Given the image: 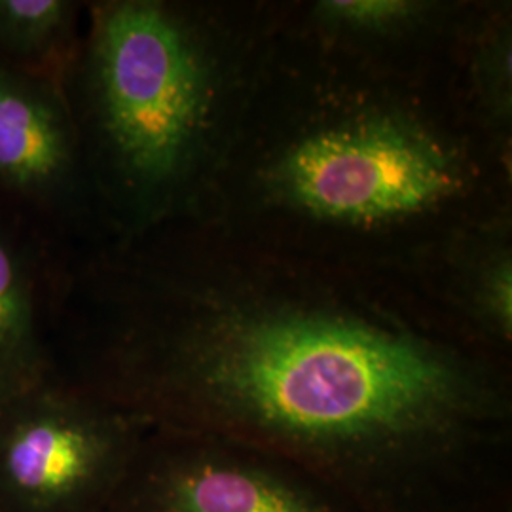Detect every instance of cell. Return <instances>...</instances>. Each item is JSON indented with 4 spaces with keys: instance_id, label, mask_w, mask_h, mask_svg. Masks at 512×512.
Wrapping results in <instances>:
<instances>
[{
    "instance_id": "cell-1",
    "label": "cell",
    "mask_w": 512,
    "mask_h": 512,
    "mask_svg": "<svg viewBox=\"0 0 512 512\" xmlns=\"http://www.w3.org/2000/svg\"><path fill=\"white\" fill-rule=\"evenodd\" d=\"M61 372L145 421L291 459L357 512H512V361L418 285L198 220L65 249Z\"/></svg>"
},
{
    "instance_id": "cell-2",
    "label": "cell",
    "mask_w": 512,
    "mask_h": 512,
    "mask_svg": "<svg viewBox=\"0 0 512 512\" xmlns=\"http://www.w3.org/2000/svg\"><path fill=\"white\" fill-rule=\"evenodd\" d=\"M454 63L399 67L332 50L291 31L281 0L238 139L190 220L420 285L461 239L512 219V145L471 116Z\"/></svg>"
},
{
    "instance_id": "cell-3",
    "label": "cell",
    "mask_w": 512,
    "mask_h": 512,
    "mask_svg": "<svg viewBox=\"0 0 512 512\" xmlns=\"http://www.w3.org/2000/svg\"><path fill=\"white\" fill-rule=\"evenodd\" d=\"M281 0H92L63 90L101 241L190 219L238 139Z\"/></svg>"
},
{
    "instance_id": "cell-4",
    "label": "cell",
    "mask_w": 512,
    "mask_h": 512,
    "mask_svg": "<svg viewBox=\"0 0 512 512\" xmlns=\"http://www.w3.org/2000/svg\"><path fill=\"white\" fill-rule=\"evenodd\" d=\"M148 429L55 370L0 406V512H109Z\"/></svg>"
},
{
    "instance_id": "cell-5",
    "label": "cell",
    "mask_w": 512,
    "mask_h": 512,
    "mask_svg": "<svg viewBox=\"0 0 512 512\" xmlns=\"http://www.w3.org/2000/svg\"><path fill=\"white\" fill-rule=\"evenodd\" d=\"M110 512H357L291 459L239 440L148 429Z\"/></svg>"
},
{
    "instance_id": "cell-6",
    "label": "cell",
    "mask_w": 512,
    "mask_h": 512,
    "mask_svg": "<svg viewBox=\"0 0 512 512\" xmlns=\"http://www.w3.org/2000/svg\"><path fill=\"white\" fill-rule=\"evenodd\" d=\"M0 200L61 245L101 241L61 82L0 65Z\"/></svg>"
},
{
    "instance_id": "cell-7",
    "label": "cell",
    "mask_w": 512,
    "mask_h": 512,
    "mask_svg": "<svg viewBox=\"0 0 512 512\" xmlns=\"http://www.w3.org/2000/svg\"><path fill=\"white\" fill-rule=\"evenodd\" d=\"M476 0H283L285 25L332 50L384 65L454 63Z\"/></svg>"
},
{
    "instance_id": "cell-8",
    "label": "cell",
    "mask_w": 512,
    "mask_h": 512,
    "mask_svg": "<svg viewBox=\"0 0 512 512\" xmlns=\"http://www.w3.org/2000/svg\"><path fill=\"white\" fill-rule=\"evenodd\" d=\"M61 243L0 200V406L48 380L50 289Z\"/></svg>"
},
{
    "instance_id": "cell-9",
    "label": "cell",
    "mask_w": 512,
    "mask_h": 512,
    "mask_svg": "<svg viewBox=\"0 0 512 512\" xmlns=\"http://www.w3.org/2000/svg\"><path fill=\"white\" fill-rule=\"evenodd\" d=\"M418 287L465 340L512 361V219L461 239Z\"/></svg>"
},
{
    "instance_id": "cell-10",
    "label": "cell",
    "mask_w": 512,
    "mask_h": 512,
    "mask_svg": "<svg viewBox=\"0 0 512 512\" xmlns=\"http://www.w3.org/2000/svg\"><path fill=\"white\" fill-rule=\"evenodd\" d=\"M458 92L476 122L512 145V4L476 0L454 63Z\"/></svg>"
},
{
    "instance_id": "cell-11",
    "label": "cell",
    "mask_w": 512,
    "mask_h": 512,
    "mask_svg": "<svg viewBox=\"0 0 512 512\" xmlns=\"http://www.w3.org/2000/svg\"><path fill=\"white\" fill-rule=\"evenodd\" d=\"M86 2L0 0V65L63 84Z\"/></svg>"
},
{
    "instance_id": "cell-12",
    "label": "cell",
    "mask_w": 512,
    "mask_h": 512,
    "mask_svg": "<svg viewBox=\"0 0 512 512\" xmlns=\"http://www.w3.org/2000/svg\"><path fill=\"white\" fill-rule=\"evenodd\" d=\"M110 512V511H109Z\"/></svg>"
}]
</instances>
